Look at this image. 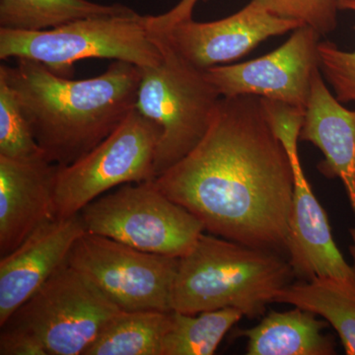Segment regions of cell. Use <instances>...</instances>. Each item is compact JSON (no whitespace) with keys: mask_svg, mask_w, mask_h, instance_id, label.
Here are the masks:
<instances>
[{"mask_svg":"<svg viewBox=\"0 0 355 355\" xmlns=\"http://www.w3.org/2000/svg\"><path fill=\"white\" fill-rule=\"evenodd\" d=\"M67 263L121 311H173L179 258L146 253L86 232L72 247Z\"/></svg>","mask_w":355,"mask_h":355,"instance_id":"9","label":"cell"},{"mask_svg":"<svg viewBox=\"0 0 355 355\" xmlns=\"http://www.w3.org/2000/svg\"><path fill=\"white\" fill-rule=\"evenodd\" d=\"M86 232L80 214L57 217L0 258V326L67 263L72 247Z\"/></svg>","mask_w":355,"mask_h":355,"instance_id":"12","label":"cell"},{"mask_svg":"<svg viewBox=\"0 0 355 355\" xmlns=\"http://www.w3.org/2000/svg\"><path fill=\"white\" fill-rule=\"evenodd\" d=\"M301 26L249 3L223 19L197 22L191 18L158 35L180 57L205 71L244 57L266 39L293 32Z\"/></svg>","mask_w":355,"mask_h":355,"instance_id":"11","label":"cell"},{"mask_svg":"<svg viewBox=\"0 0 355 355\" xmlns=\"http://www.w3.org/2000/svg\"><path fill=\"white\" fill-rule=\"evenodd\" d=\"M132 10L123 4L106 6L89 0H0V28L41 31L83 18Z\"/></svg>","mask_w":355,"mask_h":355,"instance_id":"19","label":"cell"},{"mask_svg":"<svg viewBox=\"0 0 355 355\" xmlns=\"http://www.w3.org/2000/svg\"><path fill=\"white\" fill-rule=\"evenodd\" d=\"M300 139L322 151L324 160L318 170L343 182L355 214V111L331 94L320 69L313 78Z\"/></svg>","mask_w":355,"mask_h":355,"instance_id":"15","label":"cell"},{"mask_svg":"<svg viewBox=\"0 0 355 355\" xmlns=\"http://www.w3.org/2000/svg\"><path fill=\"white\" fill-rule=\"evenodd\" d=\"M58 169L43 154L28 159L0 156V257L10 254L40 226L57 218Z\"/></svg>","mask_w":355,"mask_h":355,"instance_id":"13","label":"cell"},{"mask_svg":"<svg viewBox=\"0 0 355 355\" xmlns=\"http://www.w3.org/2000/svg\"><path fill=\"white\" fill-rule=\"evenodd\" d=\"M79 214L89 233L174 258L188 253L205 231L197 216L170 200L154 181L123 184Z\"/></svg>","mask_w":355,"mask_h":355,"instance_id":"7","label":"cell"},{"mask_svg":"<svg viewBox=\"0 0 355 355\" xmlns=\"http://www.w3.org/2000/svg\"><path fill=\"white\" fill-rule=\"evenodd\" d=\"M147 16L132 10L41 31L0 28V60L28 58L64 77L70 76L76 62L87 58L121 60L140 69L154 67L162 51L147 26Z\"/></svg>","mask_w":355,"mask_h":355,"instance_id":"5","label":"cell"},{"mask_svg":"<svg viewBox=\"0 0 355 355\" xmlns=\"http://www.w3.org/2000/svg\"><path fill=\"white\" fill-rule=\"evenodd\" d=\"M200 0H181L176 6L167 12L157 16H147L149 30L156 34H162L182 21L191 19L193 11ZM207 1V0H202Z\"/></svg>","mask_w":355,"mask_h":355,"instance_id":"24","label":"cell"},{"mask_svg":"<svg viewBox=\"0 0 355 355\" xmlns=\"http://www.w3.org/2000/svg\"><path fill=\"white\" fill-rule=\"evenodd\" d=\"M172 312L120 311L84 355H161Z\"/></svg>","mask_w":355,"mask_h":355,"instance_id":"18","label":"cell"},{"mask_svg":"<svg viewBox=\"0 0 355 355\" xmlns=\"http://www.w3.org/2000/svg\"><path fill=\"white\" fill-rule=\"evenodd\" d=\"M273 302L321 316L338 333L345 354L355 355V282L331 277L303 280L275 292Z\"/></svg>","mask_w":355,"mask_h":355,"instance_id":"17","label":"cell"},{"mask_svg":"<svg viewBox=\"0 0 355 355\" xmlns=\"http://www.w3.org/2000/svg\"><path fill=\"white\" fill-rule=\"evenodd\" d=\"M160 128L133 109L108 137L76 162L58 166L55 200L58 217L79 214L112 189L154 181Z\"/></svg>","mask_w":355,"mask_h":355,"instance_id":"8","label":"cell"},{"mask_svg":"<svg viewBox=\"0 0 355 355\" xmlns=\"http://www.w3.org/2000/svg\"><path fill=\"white\" fill-rule=\"evenodd\" d=\"M42 154L13 91L0 77V156L28 159Z\"/></svg>","mask_w":355,"mask_h":355,"instance_id":"21","label":"cell"},{"mask_svg":"<svg viewBox=\"0 0 355 355\" xmlns=\"http://www.w3.org/2000/svg\"><path fill=\"white\" fill-rule=\"evenodd\" d=\"M0 65L46 160L67 166L108 137L135 108L141 69L114 60L101 76L71 80L28 58Z\"/></svg>","mask_w":355,"mask_h":355,"instance_id":"2","label":"cell"},{"mask_svg":"<svg viewBox=\"0 0 355 355\" xmlns=\"http://www.w3.org/2000/svg\"><path fill=\"white\" fill-rule=\"evenodd\" d=\"M350 235H352V241H354V244H352V246L349 247V252L350 254H352V259H354V266H352V268H354L355 272V226L354 228L350 229Z\"/></svg>","mask_w":355,"mask_h":355,"instance_id":"25","label":"cell"},{"mask_svg":"<svg viewBox=\"0 0 355 355\" xmlns=\"http://www.w3.org/2000/svg\"><path fill=\"white\" fill-rule=\"evenodd\" d=\"M243 316L241 311L235 308L196 315L172 311L171 324L163 338L161 355H212Z\"/></svg>","mask_w":355,"mask_h":355,"instance_id":"20","label":"cell"},{"mask_svg":"<svg viewBox=\"0 0 355 355\" xmlns=\"http://www.w3.org/2000/svg\"><path fill=\"white\" fill-rule=\"evenodd\" d=\"M154 183L207 232L275 253L286 250L293 169L261 98L221 97L200 144Z\"/></svg>","mask_w":355,"mask_h":355,"instance_id":"1","label":"cell"},{"mask_svg":"<svg viewBox=\"0 0 355 355\" xmlns=\"http://www.w3.org/2000/svg\"><path fill=\"white\" fill-rule=\"evenodd\" d=\"M340 10L355 12V0H340ZM320 70L342 103H355V51H343L331 42H320Z\"/></svg>","mask_w":355,"mask_h":355,"instance_id":"23","label":"cell"},{"mask_svg":"<svg viewBox=\"0 0 355 355\" xmlns=\"http://www.w3.org/2000/svg\"><path fill=\"white\" fill-rule=\"evenodd\" d=\"M295 307L286 312L272 311L251 329L239 331L248 340L249 355H333L336 343L324 335L326 320Z\"/></svg>","mask_w":355,"mask_h":355,"instance_id":"16","label":"cell"},{"mask_svg":"<svg viewBox=\"0 0 355 355\" xmlns=\"http://www.w3.org/2000/svg\"><path fill=\"white\" fill-rule=\"evenodd\" d=\"M251 6L266 12L297 21L327 36L338 27L340 0H252Z\"/></svg>","mask_w":355,"mask_h":355,"instance_id":"22","label":"cell"},{"mask_svg":"<svg viewBox=\"0 0 355 355\" xmlns=\"http://www.w3.org/2000/svg\"><path fill=\"white\" fill-rule=\"evenodd\" d=\"M160 62L141 69L135 109L160 128L156 178L195 148L214 121L221 96L203 70L180 57L160 35Z\"/></svg>","mask_w":355,"mask_h":355,"instance_id":"6","label":"cell"},{"mask_svg":"<svg viewBox=\"0 0 355 355\" xmlns=\"http://www.w3.org/2000/svg\"><path fill=\"white\" fill-rule=\"evenodd\" d=\"M321 37L313 28L301 26L272 53L243 64L210 67L205 76L221 97L256 96L305 110L320 69Z\"/></svg>","mask_w":355,"mask_h":355,"instance_id":"10","label":"cell"},{"mask_svg":"<svg viewBox=\"0 0 355 355\" xmlns=\"http://www.w3.org/2000/svg\"><path fill=\"white\" fill-rule=\"evenodd\" d=\"M294 277L279 253L203 232L179 258L172 310L196 315L235 308L256 319L265 315L275 292Z\"/></svg>","mask_w":355,"mask_h":355,"instance_id":"3","label":"cell"},{"mask_svg":"<svg viewBox=\"0 0 355 355\" xmlns=\"http://www.w3.org/2000/svg\"><path fill=\"white\" fill-rule=\"evenodd\" d=\"M294 191L286 249L295 277L305 280L331 277L355 282L354 268L334 241L330 222L313 193L299 156L291 159Z\"/></svg>","mask_w":355,"mask_h":355,"instance_id":"14","label":"cell"},{"mask_svg":"<svg viewBox=\"0 0 355 355\" xmlns=\"http://www.w3.org/2000/svg\"><path fill=\"white\" fill-rule=\"evenodd\" d=\"M120 311L67 263L0 326V354L84 355Z\"/></svg>","mask_w":355,"mask_h":355,"instance_id":"4","label":"cell"}]
</instances>
